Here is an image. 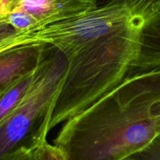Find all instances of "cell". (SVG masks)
<instances>
[{"instance_id":"7c38bea8","label":"cell","mask_w":160,"mask_h":160,"mask_svg":"<svg viewBox=\"0 0 160 160\" xmlns=\"http://www.w3.org/2000/svg\"><path fill=\"white\" fill-rule=\"evenodd\" d=\"M0 2H1V0H0Z\"/></svg>"},{"instance_id":"6da1fadb","label":"cell","mask_w":160,"mask_h":160,"mask_svg":"<svg viewBox=\"0 0 160 160\" xmlns=\"http://www.w3.org/2000/svg\"><path fill=\"white\" fill-rule=\"evenodd\" d=\"M67 70L51 105L48 130L78 115L124 80L160 70V0L126 24L65 56Z\"/></svg>"},{"instance_id":"7a4b0ae2","label":"cell","mask_w":160,"mask_h":160,"mask_svg":"<svg viewBox=\"0 0 160 160\" xmlns=\"http://www.w3.org/2000/svg\"><path fill=\"white\" fill-rule=\"evenodd\" d=\"M160 135V70L134 76L66 120L54 145L67 160H124Z\"/></svg>"},{"instance_id":"30bf717a","label":"cell","mask_w":160,"mask_h":160,"mask_svg":"<svg viewBox=\"0 0 160 160\" xmlns=\"http://www.w3.org/2000/svg\"><path fill=\"white\" fill-rule=\"evenodd\" d=\"M31 151L20 152L16 153V154L9 156L5 160H31Z\"/></svg>"},{"instance_id":"52a82bcc","label":"cell","mask_w":160,"mask_h":160,"mask_svg":"<svg viewBox=\"0 0 160 160\" xmlns=\"http://www.w3.org/2000/svg\"><path fill=\"white\" fill-rule=\"evenodd\" d=\"M31 160H67L62 150L46 140L42 141L31 152Z\"/></svg>"},{"instance_id":"8fae6325","label":"cell","mask_w":160,"mask_h":160,"mask_svg":"<svg viewBox=\"0 0 160 160\" xmlns=\"http://www.w3.org/2000/svg\"><path fill=\"white\" fill-rule=\"evenodd\" d=\"M2 88H0V90H1V89H2Z\"/></svg>"},{"instance_id":"277c9868","label":"cell","mask_w":160,"mask_h":160,"mask_svg":"<svg viewBox=\"0 0 160 160\" xmlns=\"http://www.w3.org/2000/svg\"><path fill=\"white\" fill-rule=\"evenodd\" d=\"M97 3V0H1L0 15L22 11L36 20L35 27H40L84 13Z\"/></svg>"},{"instance_id":"ba28073f","label":"cell","mask_w":160,"mask_h":160,"mask_svg":"<svg viewBox=\"0 0 160 160\" xmlns=\"http://www.w3.org/2000/svg\"><path fill=\"white\" fill-rule=\"evenodd\" d=\"M2 17L6 23L15 30L16 32L31 29L37 25V22L34 19L22 11H12L6 15L2 16Z\"/></svg>"},{"instance_id":"8992f818","label":"cell","mask_w":160,"mask_h":160,"mask_svg":"<svg viewBox=\"0 0 160 160\" xmlns=\"http://www.w3.org/2000/svg\"><path fill=\"white\" fill-rule=\"evenodd\" d=\"M38 67V64L32 70L16 78L0 90V122L17 105L31 85L37 73Z\"/></svg>"},{"instance_id":"3957f363","label":"cell","mask_w":160,"mask_h":160,"mask_svg":"<svg viewBox=\"0 0 160 160\" xmlns=\"http://www.w3.org/2000/svg\"><path fill=\"white\" fill-rule=\"evenodd\" d=\"M66 70L64 55L47 45L34 81L0 122V160L31 151L46 140L50 107L62 84Z\"/></svg>"},{"instance_id":"5b68a950","label":"cell","mask_w":160,"mask_h":160,"mask_svg":"<svg viewBox=\"0 0 160 160\" xmlns=\"http://www.w3.org/2000/svg\"><path fill=\"white\" fill-rule=\"evenodd\" d=\"M46 44L29 45L8 50L0 54V88L38 64Z\"/></svg>"},{"instance_id":"9c48e42d","label":"cell","mask_w":160,"mask_h":160,"mask_svg":"<svg viewBox=\"0 0 160 160\" xmlns=\"http://www.w3.org/2000/svg\"><path fill=\"white\" fill-rule=\"evenodd\" d=\"M124 160H160V135L143 149Z\"/></svg>"}]
</instances>
